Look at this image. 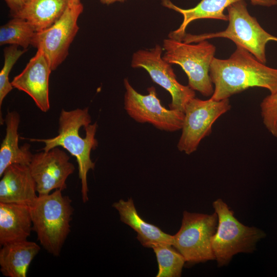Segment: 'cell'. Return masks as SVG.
I'll list each match as a JSON object with an SVG mask.
<instances>
[{
    "instance_id": "25",
    "label": "cell",
    "mask_w": 277,
    "mask_h": 277,
    "mask_svg": "<svg viewBox=\"0 0 277 277\" xmlns=\"http://www.w3.org/2000/svg\"><path fill=\"white\" fill-rule=\"evenodd\" d=\"M13 17L16 16L24 9L28 0H5Z\"/></svg>"
},
{
    "instance_id": "3",
    "label": "cell",
    "mask_w": 277,
    "mask_h": 277,
    "mask_svg": "<svg viewBox=\"0 0 277 277\" xmlns=\"http://www.w3.org/2000/svg\"><path fill=\"white\" fill-rule=\"evenodd\" d=\"M62 190L38 195L30 206L34 231L41 246L50 254L58 256L70 232L74 208L68 196Z\"/></svg>"
},
{
    "instance_id": "23",
    "label": "cell",
    "mask_w": 277,
    "mask_h": 277,
    "mask_svg": "<svg viewBox=\"0 0 277 277\" xmlns=\"http://www.w3.org/2000/svg\"><path fill=\"white\" fill-rule=\"evenodd\" d=\"M17 45H11L4 49V64L0 72V108L7 94L13 89L9 81V73L16 62L27 49H19Z\"/></svg>"
},
{
    "instance_id": "15",
    "label": "cell",
    "mask_w": 277,
    "mask_h": 277,
    "mask_svg": "<svg viewBox=\"0 0 277 277\" xmlns=\"http://www.w3.org/2000/svg\"><path fill=\"white\" fill-rule=\"evenodd\" d=\"M0 181V202L31 206L38 196L36 185L28 165L12 164Z\"/></svg>"
},
{
    "instance_id": "24",
    "label": "cell",
    "mask_w": 277,
    "mask_h": 277,
    "mask_svg": "<svg viewBox=\"0 0 277 277\" xmlns=\"http://www.w3.org/2000/svg\"><path fill=\"white\" fill-rule=\"evenodd\" d=\"M260 108L264 126L277 138V92L266 96L261 102Z\"/></svg>"
},
{
    "instance_id": "26",
    "label": "cell",
    "mask_w": 277,
    "mask_h": 277,
    "mask_svg": "<svg viewBox=\"0 0 277 277\" xmlns=\"http://www.w3.org/2000/svg\"><path fill=\"white\" fill-rule=\"evenodd\" d=\"M126 0H100V2L103 4L109 5L117 2H124Z\"/></svg>"
},
{
    "instance_id": "6",
    "label": "cell",
    "mask_w": 277,
    "mask_h": 277,
    "mask_svg": "<svg viewBox=\"0 0 277 277\" xmlns=\"http://www.w3.org/2000/svg\"><path fill=\"white\" fill-rule=\"evenodd\" d=\"M212 205L217 215L218 224L212 239V248L218 266L222 267L239 253L253 251L257 242L266 234L256 227L240 223L221 199L214 201Z\"/></svg>"
},
{
    "instance_id": "11",
    "label": "cell",
    "mask_w": 277,
    "mask_h": 277,
    "mask_svg": "<svg viewBox=\"0 0 277 277\" xmlns=\"http://www.w3.org/2000/svg\"><path fill=\"white\" fill-rule=\"evenodd\" d=\"M83 9L81 3H70L56 23L35 33L32 46L43 51L52 71L68 54L69 46L79 29L77 21Z\"/></svg>"
},
{
    "instance_id": "18",
    "label": "cell",
    "mask_w": 277,
    "mask_h": 277,
    "mask_svg": "<svg viewBox=\"0 0 277 277\" xmlns=\"http://www.w3.org/2000/svg\"><path fill=\"white\" fill-rule=\"evenodd\" d=\"M4 123L6 134L0 147V177L6 168L12 164L29 166L33 155L30 150L29 144L21 147L18 145L19 113L16 111L8 112Z\"/></svg>"
},
{
    "instance_id": "12",
    "label": "cell",
    "mask_w": 277,
    "mask_h": 277,
    "mask_svg": "<svg viewBox=\"0 0 277 277\" xmlns=\"http://www.w3.org/2000/svg\"><path fill=\"white\" fill-rule=\"evenodd\" d=\"M69 159L66 152L58 147L33 155L29 168L39 195L67 188L66 180L75 170Z\"/></svg>"
},
{
    "instance_id": "19",
    "label": "cell",
    "mask_w": 277,
    "mask_h": 277,
    "mask_svg": "<svg viewBox=\"0 0 277 277\" xmlns=\"http://www.w3.org/2000/svg\"><path fill=\"white\" fill-rule=\"evenodd\" d=\"M112 206L118 211L121 221L136 232L137 239L144 247L151 248L153 244L160 242L172 245V235L144 221L138 214L131 198L126 201L120 200Z\"/></svg>"
},
{
    "instance_id": "21",
    "label": "cell",
    "mask_w": 277,
    "mask_h": 277,
    "mask_svg": "<svg viewBox=\"0 0 277 277\" xmlns=\"http://www.w3.org/2000/svg\"><path fill=\"white\" fill-rule=\"evenodd\" d=\"M151 248L153 249L158 263L156 277L181 276L186 261L183 256L171 244L156 243Z\"/></svg>"
},
{
    "instance_id": "27",
    "label": "cell",
    "mask_w": 277,
    "mask_h": 277,
    "mask_svg": "<svg viewBox=\"0 0 277 277\" xmlns=\"http://www.w3.org/2000/svg\"><path fill=\"white\" fill-rule=\"evenodd\" d=\"M70 3L71 4H80L81 3L80 0H70Z\"/></svg>"
},
{
    "instance_id": "7",
    "label": "cell",
    "mask_w": 277,
    "mask_h": 277,
    "mask_svg": "<svg viewBox=\"0 0 277 277\" xmlns=\"http://www.w3.org/2000/svg\"><path fill=\"white\" fill-rule=\"evenodd\" d=\"M218 217L211 214L185 211L181 227L172 235V245L190 264L215 260L212 239L216 232Z\"/></svg>"
},
{
    "instance_id": "5",
    "label": "cell",
    "mask_w": 277,
    "mask_h": 277,
    "mask_svg": "<svg viewBox=\"0 0 277 277\" xmlns=\"http://www.w3.org/2000/svg\"><path fill=\"white\" fill-rule=\"evenodd\" d=\"M196 44L187 43L172 38L163 41L162 56L170 65H179L186 74L188 86L205 96L213 93L209 70L214 57L215 47L207 40Z\"/></svg>"
},
{
    "instance_id": "8",
    "label": "cell",
    "mask_w": 277,
    "mask_h": 277,
    "mask_svg": "<svg viewBox=\"0 0 277 277\" xmlns=\"http://www.w3.org/2000/svg\"><path fill=\"white\" fill-rule=\"evenodd\" d=\"M230 108L229 98L202 100L195 97L191 99L184 111L182 134L177 145L178 150L187 154L195 151L201 141L211 133L215 121Z\"/></svg>"
},
{
    "instance_id": "20",
    "label": "cell",
    "mask_w": 277,
    "mask_h": 277,
    "mask_svg": "<svg viewBox=\"0 0 277 277\" xmlns=\"http://www.w3.org/2000/svg\"><path fill=\"white\" fill-rule=\"evenodd\" d=\"M70 0H28L15 17L26 20L36 32L48 28L62 16Z\"/></svg>"
},
{
    "instance_id": "4",
    "label": "cell",
    "mask_w": 277,
    "mask_h": 277,
    "mask_svg": "<svg viewBox=\"0 0 277 277\" xmlns=\"http://www.w3.org/2000/svg\"><path fill=\"white\" fill-rule=\"evenodd\" d=\"M227 10L229 23L225 30L199 35L186 33L182 41L193 43L214 38H228L236 46L248 50L260 62L265 64L267 62L266 46L269 41L277 42V37L265 30L256 18L249 14L245 1L232 4Z\"/></svg>"
},
{
    "instance_id": "13",
    "label": "cell",
    "mask_w": 277,
    "mask_h": 277,
    "mask_svg": "<svg viewBox=\"0 0 277 277\" xmlns=\"http://www.w3.org/2000/svg\"><path fill=\"white\" fill-rule=\"evenodd\" d=\"M52 69L43 51L38 49L23 71L11 81L13 88L24 91L43 112L50 109L49 79Z\"/></svg>"
},
{
    "instance_id": "14",
    "label": "cell",
    "mask_w": 277,
    "mask_h": 277,
    "mask_svg": "<svg viewBox=\"0 0 277 277\" xmlns=\"http://www.w3.org/2000/svg\"><path fill=\"white\" fill-rule=\"evenodd\" d=\"M239 1L242 0H201L193 8L183 9L175 5L170 0H162L164 7L174 10L183 16L182 24L177 29L169 33V38L182 41L186 33L187 26L195 20L209 18L227 21L228 15L224 13V11L232 4ZM248 1L254 6L270 7L277 5V0Z\"/></svg>"
},
{
    "instance_id": "22",
    "label": "cell",
    "mask_w": 277,
    "mask_h": 277,
    "mask_svg": "<svg viewBox=\"0 0 277 277\" xmlns=\"http://www.w3.org/2000/svg\"><path fill=\"white\" fill-rule=\"evenodd\" d=\"M36 31L26 20L13 17L0 28V45L20 46L26 49L32 45Z\"/></svg>"
},
{
    "instance_id": "10",
    "label": "cell",
    "mask_w": 277,
    "mask_h": 277,
    "mask_svg": "<svg viewBox=\"0 0 277 277\" xmlns=\"http://www.w3.org/2000/svg\"><path fill=\"white\" fill-rule=\"evenodd\" d=\"M162 54V48L158 44L151 49L138 50L133 54L131 66L144 69L154 83L170 93V109L184 112L188 103L195 97L194 90L177 81L171 65L163 60Z\"/></svg>"
},
{
    "instance_id": "16",
    "label": "cell",
    "mask_w": 277,
    "mask_h": 277,
    "mask_svg": "<svg viewBox=\"0 0 277 277\" xmlns=\"http://www.w3.org/2000/svg\"><path fill=\"white\" fill-rule=\"evenodd\" d=\"M32 230L30 206L0 202V244L27 240Z\"/></svg>"
},
{
    "instance_id": "17",
    "label": "cell",
    "mask_w": 277,
    "mask_h": 277,
    "mask_svg": "<svg viewBox=\"0 0 277 277\" xmlns=\"http://www.w3.org/2000/svg\"><path fill=\"white\" fill-rule=\"evenodd\" d=\"M41 250L35 242L27 240L2 245L0 250V271L6 277H26L29 267Z\"/></svg>"
},
{
    "instance_id": "9",
    "label": "cell",
    "mask_w": 277,
    "mask_h": 277,
    "mask_svg": "<svg viewBox=\"0 0 277 277\" xmlns=\"http://www.w3.org/2000/svg\"><path fill=\"white\" fill-rule=\"evenodd\" d=\"M124 108L132 119L138 123L151 124L166 131L181 130L184 112L164 107L157 96L154 87H149L148 94L143 95L133 88L127 78L124 79Z\"/></svg>"
},
{
    "instance_id": "1",
    "label": "cell",
    "mask_w": 277,
    "mask_h": 277,
    "mask_svg": "<svg viewBox=\"0 0 277 277\" xmlns=\"http://www.w3.org/2000/svg\"><path fill=\"white\" fill-rule=\"evenodd\" d=\"M209 74L214 91L210 98L220 101L251 87L277 92V69L267 66L248 50L236 46L234 52L225 60L213 58Z\"/></svg>"
},
{
    "instance_id": "2",
    "label": "cell",
    "mask_w": 277,
    "mask_h": 277,
    "mask_svg": "<svg viewBox=\"0 0 277 277\" xmlns=\"http://www.w3.org/2000/svg\"><path fill=\"white\" fill-rule=\"evenodd\" d=\"M91 123L88 107L69 111L62 109L58 118L57 135L49 138H27L31 142L44 143L43 151L62 147L76 158L84 203L89 200L87 174L95 167V163L90 158V153L98 145L95 138L98 125L97 122L93 124Z\"/></svg>"
}]
</instances>
